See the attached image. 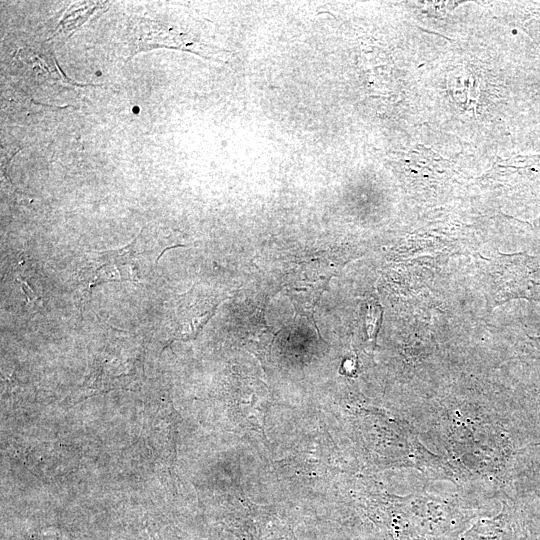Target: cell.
Here are the masks:
<instances>
[{
    "label": "cell",
    "instance_id": "277c9868",
    "mask_svg": "<svg viewBox=\"0 0 540 540\" xmlns=\"http://www.w3.org/2000/svg\"><path fill=\"white\" fill-rule=\"evenodd\" d=\"M382 319V309L376 303L372 302L368 305L366 316H365V326L368 337L370 340H374L377 334V330L380 326Z\"/></svg>",
    "mask_w": 540,
    "mask_h": 540
},
{
    "label": "cell",
    "instance_id": "7a4b0ae2",
    "mask_svg": "<svg viewBox=\"0 0 540 540\" xmlns=\"http://www.w3.org/2000/svg\"><path fill=\"white\" fill-rule=\"evenodd\" d=\"M525 519L508 494L501 499L499 511L474 521L458 540H531Z\"/></svg>",
    "mask_w": 540,
    "mask_h": 540
},
{
    "label": "cell",
    "instance_id": "6da1fadb",
    "mask_svg": "<svg viewBox=\"0 0 540 540\" xmlns=\"http://www.w3.org/2000/svg\"><path fill=\"white\" fill-rule=\"evenodd\" d=\"M509 494L518 505L531 537L540 536V444L519 452Z\"/></svg>",
    "mask_w": 540,
    "mask_h": 540
},
{
    "label": "cell",
    "instance_id": "3957f363",
    "mask_svg": "<svg viewBox=\"0 0 540 540\" xmlns=\"http://www.w3.org/2000/svg\"><path fill=\"white\" fill-rule=\"evenodd\" d=\"M513 406L530 444H540V380L528 386Z\"/></svg>",
    "mask_w": 540,
    "mask_h": 540
},
{
    "label": "cell",
    "instance_id": "8992f818",
    "mask_svg": "<svg viewBox=\"0 0 540 540\" xmlns=\"http://www.w3.org/2000/svg\"><path fill=\"white\" fill-rule=\"evenodd\" d=\"M531 540H540V536H538V537H532Z\"/></svg>",
    "mask_w": 540,
    "mask_h": 540
},
{
    "label": "cell",
    "instance_id": "5b68a950",
    "mask_svg": "<svg viewBox=\"0 0 540 540\" xmlns=\"http://www.w3.org/2000/svg\"><path fill=\"white\" fill-rule=\"evenodd\" d=\"M17 282L21 285L22 291L24 292V295L26 296L27 302L31 305H37L39 302V297L32 291L30 286L21 280H17Z\"/></svg>",
    "mask_w": 540,
    "mask_h": 540
}]
</instances>
